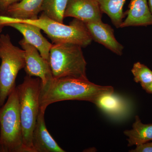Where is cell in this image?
Here are the masks:
<instances>
[{
  "mask_svg": "<svg viewBox=\"0 0 152 152\" xmlns=\"http://www.w3.org/2000/svg\"><path fill=\"white\" fill-rule=\"evenodd\" d=\"M53 44L49 63L53 78L88 80L86 75L87 62L81 46L71 43Z\"/></svg>",
  "mask_w": 152,
  "mask_h": 152,
  "instance_id": "4",
  "label": "cell"
},
{
  "mask_svg": "<svg viewBox=\"0 0 152 152\" xmlns=\"http://www.w3.org/2000/svg\"><path fill=\"white\" fill-rule=\"evenodd\" d=\"M7 26L18 30L23 35L26 41L35 47L42 56L49 62L50 50L53 44L44 37L39 28L35 25L21 22L11 23Z\"/></svg>",
  "mask_w": 152,
  "mask_h": 152,
  "instance_id": "10",
  "label": "cell"
},
{
  "mask_svg": "<svg viewBox=\"0 0 152 152\" xmlns=\"http://www.w3.org/2000/svg\"><path fill=\"white\" fill-rule=\"evenodd\" d=\"M0 151L24 152L16 87L0 108Z\"/></svg>",
  "mask_w": 152,
  "mask_h": 152,
  "instance_id": "5",
  "label": "cell"
},
{
  "mask_svg": "<svg viewBox=\"0 0 152 152\" xmlns=\"http://www.w3.org/2000/svg\"><path fill=\"white\" fill-rule=\"evenodd\" d=\"M127 13L121 28L152 25V14L148 0H131Z\"/></svg>",
  "mask_w": 152,
  "mask_h": 152,
  "instance_id": "12",
  "label": "cell"
},
{
  "mask_svg": "<svg viewBox=\"0 0 152 152\" xmlns=\"http://www.w3.org/2000/svg\"><path fill=\"white\" fill-rule=\"evenodd\" d=\"M114 92L111 86H101L88 80L72 77L53 78L41 85L40 110L45 112L48 106L67 100L87 101L93 103L100 95Z\"/></svg>",
  "mask_w": 152,
  "mask_h": 152,
  "instance_id": "1",
  "label": "cell"
},
{
  "mask_svg": "<svg viewBox=\"0 0 152 152\" xmlns=\"http://www.w3.org/2000/svg\"><path fill=\"white\" fill-rule=\"evenodd\" d=\"M0 107L16 88L19 71L24 69L25 51L12 43L8 34L0 35Z\"/></svg>",
  "mask_w": 152,
  "mask_h": 152,
  "instance_id": "6",
  "label": "cell"
},
{
  "mask_svg": "<svg viewBox=\"0 0 152 152\" xmlns=\"http://www.w3.org/2000/svg\"><path fill=\"white\" fill-rule=\"evenodd\" d=\"M141 86L146 92L152 94V82L148 84L143 85Z\"/></svg>",
  "mask_w": 152,
  "mask_h": 152,
  "instance_id": "20",
  "label": "cell"
},
{
  "mask_svg": "<svg viewBox=\"0 0 152 152\" xmlns=\"http://www.w3.org/2000/svg\"><path fill=\"white\" fill-rule=\"evenodd\" d=\"M19 43L25 51L24 69L27 75L40 79L44 86L53 78L50 63L42 56L35 47L28 43L24 38Z\"/></svg>",
  "mask_w": 152,
  "mask_h": 152,
  "instance_id": "7",
  "label": "cell"
},
{
  "mask_svg": "<svg viewBox=\"0 0 152 152\" xmlns=\"http://www.w3.org/2000/svg\"><path fill=\"white\" fill-rule=\"evenodd\" d=\"M135 119L132 129L124 132V134L128 137L127 140L129 146H137L152 140V124H143L137 115Z\"/></svg>",
  "mask_w": 152,
  "mask_h": 152,
  "instance_id": "14",
  "label": "cell"
},
{
  "mask_svg": "<svg viewBox=\"0 0 152 152\" xmlns=\"http://www.w3.org/2000/svg\"><path fill=\"white\" fill-rule=\"evenodd\" d=\"M148 2L150 10L152 14V0H148Z\"/></svg>",
  "mask_w": 152,
  "mask_h": 152,
  "instance_id": "21",
  "label": "cell"
},
{
  "mask_svg": "<svg viewBox=\"0 0 152 152\" xmlns=\"http://www.w3.org/2000/svg\"><path fill=\"white\" fill-rule=\"evenodd\" d=\"M134 81L140 83L141 86L148 84L152 82V71L146 66L138 62L135 63L132 69Z\"/></svg>",
  "mask_w": 152,
  "mask_h": 152,
  "instance_id": "18",
  "label": "cell"
},
{
  "mask_svg": "<svg viewBox=\"0 0 152 152\" xmlns=\"http://www.w3.org/2000/svg\"><path fill=\"white\" fill-rule=\"evenodd\" d=\"M41 85L39 78H33L26 75L23 83L16 87L24 152H34L32 136L40 111Z\"/></svg>",
  "mask_w": 152,
  "mask_h": 152,
  "instance_id": "3",
  "label": "cell"
},
{
  "mask_svg": "<svg viewBox=\"0 0 152 152\" xmlns=\"http://www.w3.org/2000/svg\"><path fill=\"white\" fill-rule=\"evenodd\" d=\"M93 103L106 113L111 115H119L124 113L126 104L124 101L114 92L100 95Z\"/></svg>",
  "mask_w": 152,
  "mask_h": 152,
  "instance_id": "15",
  "label": "cell"
},
{
  "mask_svg": "<svg viewBox=\"0 0 152 152\" xmlns=\"http://www.w3.org/2000/svg\"><path fill=\"white\" fill-rule=\"evenodd\" d=\"M103 14L96 0H69L64 17H72L86 23L102 21Z\"/></svg>",
  "mask_w": 152,
  "mask_h": 152,
  "instance_id": "8",
  "label": "cell"
},
{
  "mask_svg": "<svg viewBox=\"0 0 152 152\" xmlns=\"http://www.w3.org/2000/svg\"><path fill=\"white\" fill-rule=\"evenodd\" d=\"M44 0H21L9 7L4 15L20 20H34L42 12Z\"/></svg>",
  "mask_w": 152,
  "mask_h": 152,
  "instance_id": "13",
  "label": "cell"
},
{
  "mask_svg": "<svg viewBox=\"0 0 152 152\" xmlns=\"http://www.w3.org/2000/svg\"><path fill=\"white\" fill-rule=\"evenodd\" d=\"M68 1L44 0L42 7V12L52 20L64 23L65 12Z\"/></svg>",
  "mask_w": 152,
  "mask_h": 152,
  "instance_id": "17",
  "label": "cell"
},
{
  "mask_svg": "<svg viewBox=\"0 0 152 152\" xmlns=\"http://www.w3.org/2000/svg\"><path fill=\"white\" fill-rule=\"evenodd\" d=\"M0 15H1V12H0Z\"/></svg>",
  "mask_w": 152,
  "mask_h": 152,
  "instance_id": "22",
  "label": "cell"
},
{
  "mask_svg": "<svg viewBox=\"0 0 152 152\" xmlns=\"http://www.w3.org/2000/svg\"><path fill=\"white\" fill-rule=\"evenodd\" d=\"M103 13L110 19L117 28H121L124 15L123 7L126 0H96Z\"/></svg>",
  "mask_w": 152,
  "mask_h": 152,
  "instance_id": "16",
  "label": "cell"
},
{
  "mask_svg": "<svg viewBox=\"0 0 152 152\" xmlns=\"http://www.w3.org/2000/svg\"><path fill=\"white\" fill-rule=\"evenodd\" d=\"M21 0H0V12L1 15H4L9 7Z\"/></svg>",
  "mask_w": 152,
  "mask_h": 152,
  "instance_id": "19",
  "label": "cell"
},
{
  "mask_svg": "<svg viewBox=\"0 0 152 152\" xmlns=\"http://www.w3.org/2000/svg\"><path fill=\"white\" fill-rule=\"evenodd\" d=\"M44 111L40 110L32 136L34 152H65L47 129Z\"/></svg>",
  "mask_w": 152,
  "mask_h": 152,
  "instance_id": "11",
  "label": "cell"
},
{
  "mask_svg": "<svg viewBox=\"0 0 152 152\" xmlns=\"http://www.w3.org/2000/svg\"><path fill=\"white\" fill-rule=\"evenodd\" d=\"M85 24L93 40L103 45L118 56L123 55L124 47L115 37L113 29L110 26L102 20Z\"/></svg>",
  "mask_w": 152,
  "mask_h": 152,
  "instance_id": "9",
  "label": "cell"
},
{
  "mask_svg": "<svg viewBox=\"0 0 152 152\" xmlns=\"http://www.w3.org/2000/svg\"><path fill=\"white\" fill-rule=\"evenodd\" d=\"M15 22L27 23L38 26L46 34L53 44H74L85 48L93 41L86 24L77 19L74 18L69 25H66L52 20L43 13L34 20H20L4 15H0L1 28Z\"/></svg>",
  "mask_w": 152,
  "mask_h": 152,
  "instance_id": "2",
  "label": "cell"
}]
</instances>
